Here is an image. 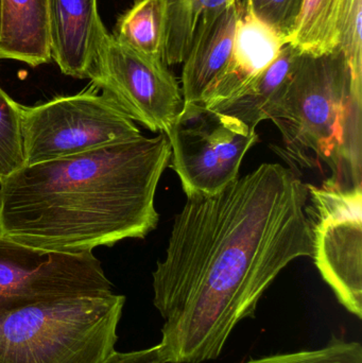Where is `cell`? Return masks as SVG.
I'll return each instance as SVG.
<instances>
[{
    "label": "cell",
    "mask_w": 362,
    "mask_h": 363,
    "mask_svg": "<svg viewBox=\"0 0 362 363\" xmlns=\"http://www.w3.org/2000/svg\"><path fill=\"white\" fill-rule=\"evenodd\" d=\"M307 202V185L276 163L187 198L152 274L166 363L217 359L280 273L312 257Z\"/></svg>",
    "instance_id": "obj_1"
},
{
    "label": "cell",
    "mask_w": 362,
    "mask_h": 363,
    "mask_svg": "<svg viewBox=\"0 0 362 363\" xmlns=\"http://www.w3.org/2000/svg\"><path fill=\"white\" fill-rule=\"evenodd\" d=\"M171 148L165 133L25 166L0 183V236L85 253L157 228L154 198Z\"/></svg>",
    "instance_id": "obj_2"
},
{
    "label": "cell",
    "mask_w": 362,
    "mask_h": 363,
    "mask_svg": "<svg viewBox=\"0 0 362 363\" xmlns=\"http://www.w3.org/2000/svg\"><path fill=\"white\" fill-rule=\"evenodd\" d=\"M269 119L291 162L310 169L325 165L331 180L362 186V76L340 47L322 55L300 53Z\"/></svg>",
    "instance_id": "obj_3"
},
{
    "label": "cell",
    "mask_w": 362,
    "mask_h": 363,
    "mask_svg": "<svg viewBox=\"0 0 362 363\" xmlns=\"http://www.w3.org/2000/svg\"><path fill=\"white\" fill-rule=\"evenodd\" d=\"M125 298L74 296L0 313V363H103Z\"/></svg>",
    "instance_id": "obj_4"
},
{
    "label": "cell",
    "mask_w": 362,
    "mask_h": 363,
    "mask_svg": "<svg viewBox=\"0 0 362 363\" xmlns=\"http://www.w3.org/2000/svg\"><path fill=\"white\" fill-rule=\"evenodd\" d=\"M26 166L64 159L142 135L137 125L93 85L34 106H21Z\"/></svg>",
    "instance_id": "obj_5"
},
{
    "label": "cell",
    "mask_w": 362,
    "mask_h": 363,
    "mask_svg": "<svg viewBox=\"0 0 362 363\" xmlns=\"http://www.w3.org/2000/svg\"><path fill=\"white\" fill-rule=\"evenodd\" d=\"M166 136L169 167L187 198L218 194L237 180L244 155L259 140L239 119L204 106H183Z\"/></svg>",
    "instance_id": "obj_6"
},
{
    "label": "cell",
    "mask_w": 362,
    "mask_h": 363,
    "mask_svg": "<svg viewBox=\"0 0 362 363\" xmlns=\"http://www.w3.org/2000/svg\"><path fill=\"white\" fill-rule=\"evenodd\" d=\"M312 258L338 302L362 319V186L306 184Z\"/></svg>",
    "instance_id": "obj_7"
},
{
    "label": "cell",
    "mask_w": 362,
    "mask_h": 363,
    "mask_svg": "<svg viewBox=\"0 0 362 363\" xmlns=\"http://www.w3.org/2000/svg\"><path fill=\"white\" fill-rule=\"evenodd\" d=\"M111 294L112 283L93 252L42 251L0 236V313L59 298Z\"/></svg>",
    "instance_id": "obj_8"
},
{
    "label": "cell",
    "mask_w": 362,
    "mask_h": 363,
    "mask_svg": "<svg viewBox=\"0 0 362 363\" xmlns=\"http://www.w3.org/2000/svg\"><path fill=\"white\" fill-rule=\"evenodd\" d=\"M91 85L130 119L167 133L183 108L180 83L163 60L142 55L108 34L98 55Z\"/></svg>",
    "instance_id": "obj_9"
},
{
    "label": "cell",
    "mask_w": 362,
    "mask_h": 363,
    "mask_svg": "<svg viewBox=\"0 0 362 363\" xmlns=\"http://www.w3.org/2000/svg\"><path fill=\"white\" fill-rule=\"evenodd\" d=\"M244 2L236 0L198 28L183 62L181 91L183 106H203L231 61L234 40Z\"/></svg>",
    "instance_id": "obj_10"
},
{
    "label": "cell",
    "mask_w": 362,
    "mask_h": 363,
    "mask_svg": "<svg viewBox=\"0 0 362 363\" xmlns=\"http://www.w3.org/2000/svg\"><path fill=\"white\" fill-rule=\"evenodd\" d=\"M51 59L66 76L91 79L108 36L97 0H51Z\"/></svg>",
    "instance_id": "obj_11"
},
{
    "label": "cell",
    "mask_w": 362,
    "mask_h": 363,
    "mask_svg": "<svg viewBox=\"0 0 362 363\" xmlns=\"http://www.w3.org/2000/svg\"><path fill=\"white\" fill-rule=\"evenodd\" d=\"M288 40L256 18L244 1L231 61L203 106L215 108L247 89L273 63Z\"/></svg>",
    "instance_id": "obj_12"
},
{
    "label": "cell",
    "mask_w": 362,
    "mask_h": 363,
    "mask_svg": "<svg viewBox=\"0 0 362 363\" xmlns=\"http://www.w3.org/2000/svg\"><path fill=\"white\" fill-rule=\"evenodd\" d=\"M51 0H1L0 59L38 67L51 62Z\"/></svg>",
    "instance_id": "obj_13"
},
{
    "label": "cell",
    "mask_w": 362,
    "mask_h": 363,
    "mask_svg": "<svg viewBox=\"0 0 362 363\" xmlns=\"http://www.w3.org/2000/svg\"><path fill=\"white\" fill-rule=\"evenodd\" d=\"M300 53L287 43L273 63L244 91L213 110L235 117L251 129H256L261 121L269 119L272 108L282 97Z\"/></svg>",
    "instance_id": "obj_14"
},
{
    "label": "cell",
    "mask_w": 362,
    "mask_h": 363,
    "mask_svg": "<svg viewBox=\"0 0 362 363\" xmlns=\"http://www.w3.org/2000/svg\"><path fill=\"white\" fill-rule=\"evenodd\" d=\"M166 30L163 61L167 66L184 62L202 21L236 0H162Z\"/></svg>",
    "instance_id": "obj_15"
},
{
    "label": "cell",
    "mask_w": 362,
    "mask_h": 363,
    "mask_svg": "<svg viewBox=\"0 0 362 363\" xmlns=\"http://www.w3.org/2000/svg\"><path fill=\"white\" fill-rule=\"evenodd\" d=\"M344 0H303L289 43L301 53L322 55L339 47Z\"/></svg>",
    "instance_id": "obj_16"
},
{
    "label": "cell",
    "mask_w": 362,
    "mask_h": 363,
    "mask_svg": "<svg viewBox=\"0 0 362 363\" xmlns=\"http://www.w3.org/2000/svg\"><path fill=\"white\" fill-rule=\"evenodd\" d=\"M166 16L162 0H136L115 26L113 38L142 55L163 60Z\"/></svg>",
    "instance_id": "obj_17"
},
{
    "label": "cell",
    "mask_w": 362,
    "mask_h": 363,
    "mask_svg": "<svg viewBox=\"0 0 362 363\" xmlns=\"http://www.w3.org/2000/svg\"><path fill=\"white\" fill-rule=\"evenodd\" d=\"M25 166L21 106L0 89V183Z\"/></svg>",
    "instance_id": "obj_18"
},
{
    "label": "cell",
    "mask_w": 362,
    "mask_h": 363,
    "mask_svg": "<svg viewBox=\"0 0 362 363\" xmlns=\"http://www.w3.org/2000/svg\"><path fill=\"white\" fill-rule=\"evenodd\" d=\"M246 363H362V347L359 342L334 338L323 349L268 356Z\"/></svg>",
    "instance_id": "obj_19"
},
{
    "label": "cell",
    "mask_w": 362,
    "mask_h": 363,
    "mask_svg": "<svg viewBox=\"0 0 362 363\" xmlns=\"http://www.w3.org/2000/svg\"><path fill=\"white\" fill-rule=\"evenodd\" d=\"M247 9L261 23L288 40L295 30L303 0H244Z\"/></svg>",
    "instance_id": "obj_20"
},
{
    "label": "cell",
    "mask_w": 362,
    "mask_h": 363,
    "mask_svg": "<svg viewBox=\"0 0 362 363\" xmlns=\"http://www.w3.org/2000/svg\"><path fill=\"white\" fill-rule=\"evenodd\" d=\"M339 47L353 72L362 74V0L342 2Z\"/></svg>",
    "instance_id": "obj_21"
},
{
    "label": "cell",
    "mask_w": 362,
    "mask_h": 363,
    "mask_svg": "<svg viewBox=\"0 0 362 363\" xmlns=\"http://www.w3.org/2000/svg\"><path fill=\"white\" fill-rule=\"evenodd\" d=\"M103 363H166L159 345L142 351L119 353L115 352Z\"/></svg>",
    "instance_id": "obj_22"
},
{
    "label": "cell",
    "mask_w": 362,
    "mask_h": 363,
    "mask_svg": "<svg viewBox=\"0 0 362 363\" xmlns=\"http://www.w3.org/2000/svg\"><path fill=\"white\" fill-rule=\"evenodd\" d=\"M0 23H1V0H0Z\"/></svg>",
    "instance_id": "obj_23"
}]
</instances>
